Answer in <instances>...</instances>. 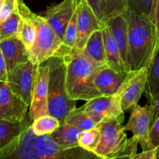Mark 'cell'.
I'll return each instance as SVG.
<instances>
[{"mask_svg": "<svg viewBox=\"0 0 159 159\" xmlns=\"http://www.w3.org/2000/svg\"><path fill=\"white\" fill-rule=\"evenodd\" d=\"M29 106L9 88L6 82H0V119L13 123L24 120Z\"/></svg>", "mask_w": 159, "mask_h": 159, "instance_id": "7c38bea8", "label": "cell"}, {"mask_svg": "<svg viewBox=\"0 0 159 159\" xmlns=\"http://www.w3.org/2000/svg\"><path fill=\"white\" fill-rule=\"evenodd\" d=\"M22 7L36 29V37L32 48L28 51L30 60L35 65H40L54 56H64L68 54L62 44V40L44 16L33 12L24 2Z\"/></svg>", "mask_w": 159, "mask_h": 159, "instance_id": "5b68a950", "label": "cell"}, {"mask_svg": "<svg viewBox=\"0 0 159 159\" xmlns=\"http://www.w3.org/2000/svg\"><path fill=\"white\" fill-rule=\"evenodd\" d=\"M74 12V1L62 0L61 2L50 6L44 16L61 40Z\"/></svg>", "mask_w": 159, "mask_h": 159, "instance_id": "5bb4252c", "label": "cell"}, {"mask_svg": "<svg viewBox=\"0 0 159 159\" xmlns=\"http://www.w3.org/2000/svg\"><path fill=\"white\" fill-rule=\"evenodd\" d=\"M60 126L59 120L50 114L43 115L34 120L31 124L33 132L36 136L51 134Z\"/></svg>", "mask_w": 159, "mask_h": 159, "instance_id": "d4e9b609", "label": "cell"}, {"mask_svg": "<svg viewBox=\"0 0 159 159\" xmlns=\"http://www.w3.org/2000/svg\"><path fill=\"white\" fill-rule=\"evenodd\" d=\"M87 1L88 2L90 6H91L93 10L94 11L96 15L98 16V17L99 18V7L100 6H101L102 0H87Z\"/></svg>", "mask_w": 159, "mask_h": 159, "instance_id": "74e56055", "label": "cell"}, {"mask_svg": "<svg viewBox=\"0 0 159 159\" xmlns=\"http://www.w3.org/2000/svg\"><path fill=\"white\" fill-rule=\"evenodd\" d=\"M154 0H129V7L138 14L147 16L152 21Z\"/></svg>", "mask_w": 159, "mask_h": 159, "instance_id": "f546056e", "label": "cell"}, {"mask_svg": "<svg viewBox=\"0 0 159 159\" xmlns=\"http://www.w3.org/2000/svg\"><path fill=\"white\" fill-rule=\"evenodd\" d=\"M65 64V87L73 100L88 101L101 96L94 85V78L106 65H98L82 51L73 49L63 56Z\"/></svg>", "mask_w": 159, "mask_h": 159, "instance_id": "7a4b0ae2", "label": "cell"}, {"mask_svg": "<svg viewBox=\"0 0 159 159\" xmlns=\"http://www.w3.org/2000/svg\"><path fill=\"white\" fill-rule=\"evenodd\" d=\"M128 75L120 73L108 65L103 67L94 78V85L101 96H112L118 93Z\"/></svg>", "mask_w": 159, "mask_h": 159, "instance_id": "2e32d148", "label": "cell"}, {"mask_svg": "<svg viewBox=\"0 0 159 159\" xmlns=\"http://www.w3.org/2000/svg\"><path fill=\"white\" fill-rule=\"evenodd\" d=\"M33 120L26 113L24 120L20 123H13L0 119V150L18 138L32 124Z\"/></svg>", "mask_w": 159, "mask_h": 159, "instance_id": "ffe728a7", "label": "cell"}, {"mask_svg": "<svg viewBox=\"0 0 159 159\" xmlns=\"http://www.w3.org/2000/svg\"><path fill=\"white\" fill-rule=\"evenodd\" d=\"M21 22V16L17 8L6 20L0 23V40L17 35Z\"/></svg>", "mask_w": 159, "mask_h": 159, "instance_id": "83f0119b", "label": "cell"}, {"mask_svg": "<svg viewBox=\"0 0 159 159\" xmlns=\"http://www.w3.org/2000/svg\"><path fill=\"white\" fill-rule=\"evenodd\" d=\"M22 2L23 0H17V8L21 16V22H20V26L17 36L23 42L26 49L29 51L34 43L36 37V29L31 20L28 18L26 14L23 11V7H22Z\"/></svg>", "mask_w": 159, "mask_h": 159, "instance_id": "603a6c76", "label": "cell"}, {"mask_svg": "<svg viewBox=\"0 0 159 159\" xmlns=\"http://www.w3.org/2000/svg\"><path fill=\"white\" fill-rule=\"evenodd\" d=\"M49 66L48 112L59 120L60 125L76 108V101L69 97L65 87V64L63 56H54L47 60Z\"/></svg>", "mask_w": 159, "mask_h": 159, "instance_id": "277c9868", "label": "cell"}, {"mask_svg": "<svg viewBox=\"0 0 159 159\" xmlns=\"http://www.w3.org/2000/svg\"><path fill=\"white\" fill-rule=\"evenodd\" d=\"M157 148L148 151H142L141 153L135 154L131 159H157Z\"/></svg>", "mask_w": 159, "mask_h": 159, "instance_id": "e575fe53", "label": "cell"}, {"mask_svg": "<svg viewBox=\"0 0 159 159\" xmlns=\"http://www.w3.org/2000/svg\"><path fill=\"white\" fill-rule=\"evenodd\" d=\"M0 50L6 61L8 71L30 61L28 50L17 35L0 40Z\"/></svg>", "mask_w": 159, "mask_h": 159, "instance_id": "9a60e30c", "label": "cell"}, {"mask_svg": "<svg viewBox=\"0 0 159 159\" xmlns=\"http://www.w3.org/2000/svg\"><path fill=\"white\" fill-rule=\"evenodd\" d=\"M104 23L108 26L114 40L119 50L121 57L126 68L129 70L128 64V26L123 15L111 18Z\"/></svg>", "mask_w": 159, "mask_h": 159, "instance_id": "e0dca14e", "label": "cell"}, {"mask_svg": "<svg viewBox=\"0 0 159 159\" xmlns=\"http://www.w3.org/2000/svg\"><path fill=\"white\" fill-rule=\"evenodd\" d=\"M37 65L31 60L9 70L7 81L10 89L30 107Z\"/></svg>", "mask_w": 159, "mask_h": 159, "instance_id": "52a82bcc", "label": "cell"}, {"mask_svg": "<svg viewBox=\"0 0 159 159\" xmlns=\"http://www.w3.org/2000/svg\"><path fill=\"white\" fill-rule=\"evenodd\" d=\"M82 51L84 55L88 57L94 63L101 66L108 65L102 30H98L94 31L89 37Z\"/></svg>", "mask_w": 159, "mask_h": 159, "instance_id": "44dd1931", "label": "cell"}, {"mask_svg": "<svg viewBox=\"0 0 159 159\" xmlns=\"http://www.w3.org/2000/svg\"><path fill=\"white\" fill-rule=\"evenodd\" d=\"M152 110V124L159 116V96L155 99V100L150 105Z\"/></svg>", "mask_w": 159, "mask_h": 159, "instance_id": "8d00e7d4", "label": "cell"}, {"mask_svg": "<svg viewBox=\"0 0 159 159\" xmlns=\"http://www.w3.org/2000/svg\"><path fill=\"white\" fill-rule=\"evenodd\" d=\"M4 1H5V0H0V11H1L3 3H4Z\"/></svg>", "mask_w": 159, "mask_h": 159, "instance_id": "f35d334b", "label": "cell"}, {"mask_svg": "<svg viewBox=\"0 0 159 159\" xmlns=\"http://www.w3.org/2000/svg\"><path fill=\"white\" fill-rule=\"evenodd\" d=\"M152 22L155 27L156 42L159 39V0H154L153 6Z\"/></svg>", "mask_w": 159, "mask_h": 159, "instance_id": "836d02e7", "label": "cell"}, {"mask_svg": "<svg viewBox=\"0 0 159 159\" xmlns=\"http://www.w3.org/2000/svg\"><path fill=\"white\" fill-rule=\"evenodd\" d=\"M157 159H159V146L157 147Z\"/></svg>", "mask_w": 159, "mask_h": 159, "instance_id": "ab89813d", "label": "cell"}, {"mask_svg": "<svg viewBox=\"0 0 159 159\" xmlns=\"http://www.w3.org/2000/svg\"><path fill=\"white\" fill-rule=\"evenodd\" d=\"M129 9V0H102L99 7V19L104 23L117 16L123 15Z\"/></svg>", "mask_w": 159, "mask_h": 159, "instance_id": "cb8c5ba5", "label": "cell"}, {"mask_svg": "<svg viewBox=\"0 0 159 159\" xmlns=\"http://www.w3.org/2000/svg\"><path fill=\"white\" fill-rule=\"evenodd\" d=\"M48 78L49 66L46 61L37 65L36 70L31 102L28 112L33 120L41 116L49 114L48 102Z\"/></svg>", "mask_w": 159, "mask_h": 159, "instance_id": "9c48e42d", "label": "cell"}, {"mask_svg": "<svg viewBox=\"0 0 159 159\" xmlns=\"http://www.w3.org/2000/svg\"><path fill=\"white\" fill-rule=\"evenodd\" d=\"M76 37H77V28H76V9L69 22L62 39V44L64 49L67 51H71L76 47Z\"/></svg>", "mask_w": 159, "mask_h": 159, "instance_id": "f1b7e54d", "label": "cell"}, {"mask_svg": "<svg viewBox=\"0 0 159 159\" xmlns=\"http://www.w3.org/2000/svg\"><path fill=\"white\" fill-rule=\"evenodd\" d=\"M81 130L77 127L68 124L59 126L50 134L53 141L62 148H73L79 146L78 139Z\"/></svg>", "mask_w": 159, "mask_h": 159, "instance_id": "7402d4cb", "label": "cell"}, {"mask_svg": "<svg viewBox=\"0 0 159 159\" xmlns=\"http://www.w3.org/2000/svg\"><path fill=\"white\" fill-rule=\"evenodd\" d=\"M65 124L74 126L81 131L93 128L98 124L80 108H76L67 116Z\"/></svg>", "mask_w": 159, "mask_h": 159, "instance_id": "484cf974", "label": "cell"}, {"mask_svg": "<svg viewBox=\"0 0 159 159\" xmlns=\"http://www.w3.org/2000/svg\"><path fill=\"white\" fill-rule=\"evenodd\" d=\"M147 85L145 94L151 105L159 96V39L156 42L152 56L147 67Z\"/></svg>", "mask_w": 159, "mask_h": 159, "instance_id": "ac0fdd59", "label": "cell"}, {"mask_svg": "<svg viewBox=\"0 0 159 159\" xmlns=\"http://www.w3.org/2000/svg\"><path fill=\"white\" fill-rule=\"evenodd\" d=\"M124 120L123 113L119 116L104 118L98 124L101 130V139L94 153L107 158L124 148L129 139L123 126Z\"/></svg>", "mask_w": 159, "mask_h": 159, "instance_id": "8992f818", "label": "cell"}, {"mask_svg": "<svg viewBox=\"0 0 159 159\" xmlns=\"http://www.w3.org/2000/svg\"><path fill=\"white\" fill-rule=\"evenodd\" d=\"M0 159H104L80 146L62 148L50 134L36 136L31 125L0 150Z\"/></svg>", "mask_w": 159, "mask_h": 159, "instance_id": "6da1fadb", "label": "cell"}, {"mask_svg": "<svg viewBox=\"0 0 159 159\" xmlns=\"http://www.w3.org/2000/svg\"><path fill=\"white\" fill-rule=\"evenodd\" d=\"M76 12V37L74 49L83 51L89 37L94 31L102 30L104 26L87 0H73Z\"/></svg>", "mask_w": 159, "mask_h": 159, "instance_id": "ba28073f", "label": "cell"}, {"mask_svg": "<svg viewBox=\"0 0 159 159\" xmlns=\"http://www.w3.org/2000/svg\"><path fill=\"white\" fill-rule=\"evenodd\" d=\"M128 26V64L129 71L147 68L156 44L155 27L147 16L129 9L123 14Z\"/></svg>", "mask_w": 159, "mask_h": 159, "instance_id": "3957f363", "label": "cell"}, {"mask_svg": "<svg viewBox=\"0 0 159 159\" xmlns=\"http://www.w3.org/2000/svg\"><path fill=\"white\" fill-rule=\"evenodd\" d=\"M150 149L156 148L159 146V116L151 124L148 134Z\"/></svg>", "mask_w": 159, "mask_h": 159, "instance_id": "1f68e13d", "label": "cell"}, {"mask_svg": "<svg viewBox=\"0 0 159 159\" xmlns=\"http://www.w3.org/2000/svg\"><path fill=\"white\" fill-rule=\"evenodd\" d=\"M17 0H5L0 11V23L8 18L17 8Z\"/></svg>", "mask_w": 159, "mask_h": 159, "instance_id": "d6a6232c", "label": "cell"}, {"mask_svg": "<svg viewBox=\"0 0 159 159\" xmlns=\"http://www.w3.org/2000/svg\"><path fill=\"white\" fill-rule=\"evenodd\" d=\"M147 68L129 71L124 83L117 95L120 99V106L123 113L138 104L147 85Z\"/></svg>", "mask_w": 159, "mask_h": 159, "instance_id": "30bf717a", "label": "cell"}, {"mask_svg": "<svg viewBox=\"0 0 159 159\" xmlns=\"http://www.w3.org/2000/svg\"><path fill=\"white\" fill-rule=\"evenodd\" d=\"M101 139V130L99 127L97 125L89 130L81 131L78 139V144L80 147L83 148L89 152H94L98 147Z\"/></svg>", "mask_w": 159, "mask_h": 159, "instance_id": "4316f807", "label": "cell"}, {"mask_svg": "<svg viewBox=\"0 0 159 159\" xmlns=\"http://www.w3.org/2000/svg\"><path fill=\"white\" fill-rule=\"evenodd\" d=\"M152 124V110L147 104L144 107L136 105L132 107L129 119L124 126L125 131H131L132 136L138 140L142 151L151 150L148 141L150 128Z\"/></svg>", "mask_w": 159, "mask_h": 159, "instance_id": "8fae6325", "label": "cell"}, {"mask_svg": "<svg viewBox=\"0 0 159 159\" xmlns=\"http://www.w3.org/2000/svg\"><path fill=\"white\" fill-rule=\"evenodd\" d=\"M138 144L137 138L132 136V138L128 139L127 144L124 148L122 149L119 152L114 155L113 156L104 159H131L135 154H137Z\"/></svg>", "mask_w": 159, "mask_h": 159, "instance_id": "4dcf8cb0", "label": "cell"}, {"mask_svg": "<svg viewBox=\"0 0 159 159\" xmlns=\"http://www.w3.org/2000/svg\"><path fill=\"white\" fill-rule=\"evenodd\" d=\"M7 68H6V61H5L3 54L0 50V82H6L7 81Z\"/></svg>", "mask_w": 159, "mask_h": 159, "instance_id": "d590c367", "label": "cell"}, {"mask_svg": "<svg viewBox=\"0 0 159 159\" xmlns=\"http://www.w3.org/2000/svg\"><path fill=\"white\" fill-rule=\"evenodd\" d=\"M103 40H104V50H105L107 65L111 68L120 73H129V70L125 65L121 57L119 50L116 43L114 40L108 26L104 23V26L102 29Z\"/></svg>", "mask_w": 159, "mask_h": 159, "instance_id": "d6986e66", "label": "cell"}, {"mask_svg": "<svg viewBox=\"0 0 159 159\" xmlns=\"http://www.w3.org/2000/svg\"><path fill=\"white\" fill-rule=\"evenodd\" d=\"M97 124L109 116H117L123 114L120 106V99L117 94L112 96H100L87 101L80 107Z\"/></svg>", "mask_w": 159, "mask_h": 159, "instance_id": "4fadbf2b", "label": "cell"}]
</instances>
